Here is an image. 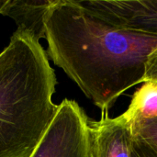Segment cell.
<instances>
[{
	"label": "cell",
	"instance_id": "cell-5",
	"mask_svg": "<svg viewBox=\"0 0 157 157\" xmlns=\"http://www.w3.org/2000/svg\"><path fill=\"white\" fill-rule=\"evenodd\" d=\"M135 138L132 124L123 114L99 121L89 120L87 157H132Z\"/></svg>",
	"mask_w": 157,
	"mask_h": 157
},
{
	"label": "cell",
	"instance_id": "cell-2",
	"mask_svg": "<svg viewBox=\"0 0 157 157\" xmlns=\"http://www.w3.org/2000/svg\"><path fill=\"white\" fill-rule=\"evenodd\" d=\"M57 79L46 51L16 30L0 52V157H29L53 119Z\"/></svg>",
	"mask_w": 157,
	"mask_h": 157
},
{
	"label": "cell",
	"instance_id": "cell-1",
	"mask_svg": "<svg viewBox=\"0 0 157 157\" xmlns=\"http://www.w3.org/2000/svg\"><path fill=\"white\" fill-rule=\"evenodd\" d=\"M46 53L101 114L127 90L143 83L157 38L117 27L81 1L54 0L45 22Z\"/></svg>",
	"mask_w": 157,
	"mask_h": 157
},
{
	"label": "cell",
	"instance_id": "cell-7",
	"mask_svg": "<svg viewBox=\"0 0 157 157\" xmlns=\"http://www.w3.org/2000/svg\"><path fill=\"white\" fill-rule=\"evenodd\" d=\"M132 126L139 121L157 117V80L144 82L135 91L130 106L124 113Z\"/></svg>",
	"mask_w": 157,
	"mask_h": 157
},
{
	"label": "cell",
	"instance_id": "cell-3",
	"mask_svg": "<svg viewBox=\"0 0 157 157\" xmlns=\"http://www.w3.org/2000/svg\"><path fill=\"white\" fill-rule=\"evenodd\" d=\"M88 123L80 105L64 98L29 157H87Z\"/></svg>",
	"mask_w": 157,
	"mask_h": 157
},
{
	"label": "cell",
	"instance_id": "cell-8",
	"mask_svg": "<svg viewBox=\"0 0 157 157\" xmlns=\"http://www.w3.org/2000/svg\"><path fill=\"white\" fill-rule=\"evenodd\" d=\"M134 138L144 142L157 154V117L132 125Z\"/></svg>",
	"mask_w": 157,
	"mask_h": 157
},
{
	"label": "cell",
	"instance_id": "cell-9",
	"mask_svg": "<svg viewBox=\"0 0 157 157\" xmlns=\"http://www.w3.org/2000/svg\"><path fill=\"white\" fill-rule=\"evenodd\" d=\"M157 80V48L147 56L144 64V75L143 83Z\"/></svg>",
	"mask_w": 157,
	"mask_h": 157
},
{
	"label": "cell",
	"instance_id": "cell-4",
	"mask_svg": "<svg viewBox=\"0 0 157 157\" xmlns=\"http://www.w3.org/2000/svg\"><path fill=\"white\" fill-rule=\"evenodd\" d=\"M81 3L117 27L157 38V0H88Z\"/></svg>",
	"mask_w": 157,
	"mask_h": 157
},
{
	"label": "cell",
	"instance_id": "cell-6",
	"mask_svg": "<svg viewBox=\"0 0 157 157\" xmlns=\"http://www.w3.org/2000/svg\"><path fill=\"white\" fill-rule=\"evenodd\" d=\"M54 0H8L2 15L10 17L17 29L31 35L40 41L45 38L47 14Z\"/></svg>",
	"mask_w": 157,
	"mask_h": 157
},
{
	"label": "cell",
	"instance_id": "cell-10",
	"mask_svg": "<svg viewBox=\"0 0 157 157\" xmlns=\"http://www.w3.org/2000/svg\"><path fill=\"white\" fill-rule=\"evenodd\" d=\"M132 157H157V154L144 142L135 138Z\"/></svg>",
	"mask_w": 157,
	"mask_h": 157
},
{
	"label": "cell",
	"instance_id": "cell-11",
	"mask_svg": "<svg viewBox=\"0 0 157 157\" xmlns=\"http://www.w3.org/2000/svg\"><path fill=\"white\" fill-rule=\"evenodd\" d=\"M8 0H0V14L2 15L4 12V9L6 7V6L7 5Z\"/></svg>",
	"mask_w": 157,
	"mask_h": 157
}]
</instances>
